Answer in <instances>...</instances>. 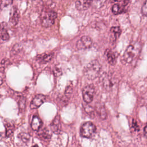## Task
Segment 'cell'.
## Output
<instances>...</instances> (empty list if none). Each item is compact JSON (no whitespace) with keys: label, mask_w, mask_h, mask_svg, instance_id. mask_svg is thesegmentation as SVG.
I'll use <instances>...</instances> for the list:
<instances>
[{"label":"cell","mask_w":147,"mask_h":147,"mask_svg":"<svg viewBox=\"0 0 147 147\" xmlns=\"http://www.w3.org/2000/svg\"><path fill=\"white\" fill-rule=\"evenodd\" d=\"M141 46L138 42L131 44L126 48L122 57L121 61L123 64L131 63L137 57L141 51Z\"/></svg>","instance_id":"cell-1"},{"label":"cell","mask_w":147,"mask_h":147,"mask_svg":"<svg viewBox=\"0 0 147 147\" xmlns=\"http://www.w3.org/2000/svg\"><path fill=\"white\" fill-rule=\"evenodd\" d=\"M101 71V65L98 60H94L90 62L84 68V76L90 80L96 78Z\"/></svg>","instance_id":"cell-2"},{"label":"cell","mask_w":147,"mask_h":147,"mask_svg":"<svg viewBox=\"0 0 147 147\" xmlns=\"http://www.w3.org/2000/svg\"><path fill=\"white\" fill-rule=\"evenodd\" d=\"M57 17V13L54 11H45L41 14V23L43 27L48 28L55 23Z\"/></svg>","instance_id":"cell-3"},{"label":"cell","mask_w":147,"mask_h":147,"mask_svg":"<svg viewBox=\"0 0 147 147\" xmlns=\"http://www.w3.org/2000/svg\"><path fill=\"white\" fill-rule=\"evenodd\" d=\"M96 127L94 123L91 122L84 123L80 127V134L82 137L90 138L95 134Z\"/></svg>","instance_id":"cell-4"},{"label":"cell","mask_w":147,"mask_h":147,"mask_svg":"<svg viewBox=\"0 0 147 147\" xmlns=\"http://www.w3.org/2000/svg\"><path fill=\"white\" fill-rule=\"evenodd\" d=\"M95 94V88L93 84H88L85 86L82 90V95L84 101L89 103L93 100Z\"/></svg>","instance_id":"cell-5"},{"label":"cell","mask_w":147,"mask_h":147,"mask_svg":"<svg viewBox=\"0 0 147 147\" xmlns=\"http://www.w3.org/2000/svg\"><path fill=\"white\" fill-rule=\"evenodd\" d=\"M92 41L88 36L82 37L76 42V47L79 49H86L90 48L92 45Z\"/></svg>","instance_id":"cell-6"},{"label":"cell","mask_w":147,"mask_h":147,"mask_svg":"<svg viewBox=\"0 0 147 147\" xmlns=\"http://www.w3.org/2000/svg\"><path fill=\"white\" fill-rule=\"evenodd\" d=\"M101 83L103 87L107 90H110L114 84V80L112 76L109 74H105L102 76Z\"/></svg>","instance_id":"cell-7"},{"label":"cell","mask_w":147,"mask_h":147,"mask_svg":"<svg viewBox=\"0 0 147 147\" xmlns=\"http://www.w3.org/2000/svg\"><path fill=\"white\" fill-rule=\"evenodd\" d=\"M46 100V96L42 94L37 95L32 100L30 107L31 109H35L42 105Z\"/></svg>","instance_id":"cell-8"},{"label":"cell","mask_w":147,"mask_h":147,"mask_svg":"<svg viewBox=\"0 0 147 147\" xmlns=\"http://www.w3.org/2000/svg\"><path fill=\"white\" fill-rule=\"evenodd\" d=\"M51 130L56 133L59 134L61 131V123H60V118L59 115H57L55 118L52 121L51 125Z\"/></svg>","instance_id":"cell-9"},{"label":"cell","mask_w":147,"mask_h":147,"mask_svg":"<svg viewBox=\"0 0 147 147\" xmlns=\"http://www.w3.org/2000/svg\"><path fill=\"white\" fill-rule=\"evenodd\" d=\"M92 0H77L75 3L76 9L80 11L87 10L91 6Z\"/></svg>","instance_id":"cell-10"},{"label":"cell","mask_w":147,"mask_h":147,"mask_svg":"<svg viewBox=\"0 0 147 147\" xmlns=\"http://www.w3.org/2000/svg\"><path fill=\"white\" fill-rule=\"evenodd\" d=\"M19 19H20V11L17 7H14L10 13V16L9 19L10 23L13 25H16L18 22Z\"/></svg>","instance_id":"cell-11"},{"label":"cell","mask_w":147,"mask_h":147,"mask_svg":"<svg viewBox=\"0 0 147 147\" xmlns=\"http://www.w3.org/2000/svg\"><path fill=\"white\" fill-rule=\"evenodd\" d=\"M7 28V24L5 22L0 23V38L4 41H7L10 38Z\"/></svg>","instance_id":"cell-12"},{"label":"cell","mask_w":147,"mask_h":147,"mask_svg":"<svg viewBox=\"0 0 147 147\" xmlns=\"http://www.w3.org/2000/svg\"><path fill=\"white\" fill-rule=\"evenodd\" d=\"M42 125V121L38 116H34L31 122V127L34 130H38Z\"/></svg>","instance_id":"cell-13"},{"label":"cell","mask_w":147,"mask_h":147,"mask_svg":"<svg viewBox=\"0 0 147 147\" xmlns=\"http://www.w3.org/2000/svg\"><path fill=\"white\" fill-rule=\"evenodd\" d=\"M106 55L107 59V61L111 65H114L116 63L117 56L115 52L111 50H107L106 51Z\"/></svg>","instance_id":"cell-14"},{"label":"cell","mask_w":147,"mask_h":147,"mask_svg":"<svg viewBox=\"0 0 147 147\" xmlns=\"http://www.w3.org/2000/svg\"><path fill=\"white\" fill-rule=\"evenodd\" d=\"M5 136L6 137H10L13 134L14 125L11 123H6L5 124Z\"/></svg>","instance_id":"cell-15"},{"label":"cell","mask_w":147,"mask_h":147,"mask_svg":"<svg viewBox=\"0 0 147 147\" xmlns=\"http://www.w3.org/2000/svg\"><path fill=\"white\" fill-rule=\"evenodd\" d=\"M97 113L102 119H105L107 117V113L106 111V109L103 105L99 106L97 108Z\"/></svg>","instance_id":"cell-16"},{"label":"cell","mask_w":147,"mask_h":147,"mask_svg":"<svg viewBox=\"0 0 147 147\" xmlns=\"http://www.w3.org/2000/svg\"><path fill=\"white\" fill-rule=\"evenodd\" d=\"M110 32L112 33L114 38L115 39H117L121 33V30L119 26H113L110 29Z\"/></svg>","instance_id":"cell-17"},{"label":"cell","mask_w":147,"mask_h":147,"mask_svg":"<svg viewBox=\"0 0 147 147\" xmlns=\"http://www.w3.org/2000/svg\"><path fill=\"white\" fill-rule=\"evenodd\" d=\"M18 138L23 142L26 143L30 139V135L27 133H20L18 135Z\"/></svg>","instance_id":"cell-18"},{"label":"cell","mask_w":147,"mask_h":147,"mask_svg":"<svg viewBox=\"0 0 147 147\" xmlns=\"http://www.w3.org/2000/svg\"><path fill=\"white\" fill-rule=\"evenodd\" d=\"M26 107V99L24 96H21L18 100V108L21 112L24 111Z\"/></svg>","instance_id":"cell-19"},{"label":"cell","mask_w":147,"mask_h":147,"mask_svg":"<svg viewBox=\"0 0 147 147\" xmlns=\"http://www.w3.org/2000/svg\"><path fill=\"white\" fill-rule=\"evenodd\" d=\"M112 11L114 14H118L123 11V8L119 4L115 3L112 7Z\"/></svg>","instance_id":"cell-20"},{"label":"cell","mask_w":147,"mask_h":147,"mask_svg":"<svg viewBox=\"0 0 147 147\" xmlns=\"http://www.w3.org/2000/svg\"><path fill=\"white\" fill-rule=\"evenodd\" d=\"M53 57V54L52 53H49V54H45L42 56H41V58L40 60H41V63H45L48 61H49Z\"/></svg>","instance_id":"cell-21"},{"label":"cell","mask_w":147,"mask_h":147,"mask_svg":"<svg viewBox=\"0 0 147 147\" xmlns=\"http://www.w3.org/2000/svg\"><path fill=\"white\" fill-rule=\"evenodd\" d=\"M9 62V61L7 59H3L2 60V61L0 63V71L1 72L5 70L6 66H7Z\"/></svg>","instance_id":"cell-22"},{"label":"cell","mask_w":147,"mask_h":147,"mask_svg":"<svg viewBox=\"0 0 147 147\" xmlns=\"http://www.w3.org/2000/svg\"><path fill=\"white\" fill-rule=\"evenodd\" d=\"M12 3V0H2L1 3V7L3 8L9 6Z\"/></svg>","instance_id":"cell-23"},{"label":"cell","mask_w":147,"mask_h":147,"mask_svg":"<svg viewBox=\"0 0 147 147\" xmlns=\"http://www.w3.org/2000/svg\"><path fill=\"white\" fill-rule=\"evenodd\" d=\"M41 136L45 138H49L51 136L49 134V131L47 129H44L42 131H41Z\"/></svg>","instance_id":"cell-24"},{"label":"cell","mask_w":147,"mask_h":147,"mask_svg":"<svg viewBox=\"0 0 147 147\" xmlns=\"http://www.w3.org/2000/svg\"><path fill=\"white\" fill-rule=\"evenodd\" d=\"M141 13L143 16H146L147 14V6H146V1H145L144 3L142 8H141Z\"/></svg>","instance_id":"cell-25"},{"label":"cell","mask_w":147,"mask_h":147,"mask_svg":"<svg viewBox=\"0 0 147 147\" xmlns=\"http://www.w3.org/2000/svg\"><path fill=\"white\" fill-rule=\"evenodd\" d=\"M118 1H121V2H122V3L123 4H126L127 3V2L129 1V0H117Z\"/></svg>","instance_id":"cell-26"},{"label":"cell","mask_w":147,"mask_h":147,"mask_svg":"<svg viewBox=\"0 0 147 147\" xmlns=\"http://www.w3.org/2000/svg\"><path fill=\"white\" fill-rule=\"evenodd\" d=\"M144 134L146 136V126H145L144 129Z\"/></svg>","instance_id":"cell-27"},{"label":"cell","mask_w":147,"mask_h":147,"mask_svg":"<svg viewBox=\"0 0 147 147\" xmlns=\"http://www.w3.org/2000/svg\"><path fill=\"white\" fill-rule=\"evenodd\" d=\"M2 83H3V80H2V78L0 76V86L2 84Z\"/></svg>","instance_id":"cell-28"}]
</instances>
